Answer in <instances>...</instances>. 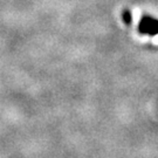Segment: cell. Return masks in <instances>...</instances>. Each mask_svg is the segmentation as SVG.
Instances as JSON below:
<instances>
[{
  "label": "cell",
  "mask_w": 158,
  "mask_h": 158,
  "mask_svg": "<svg viewBox=\"0 0 158 158\" xmlns=\"http://www.w3.org/2000/svg\"><path fill=\"white\" fill-rule=\"evenodd\" d=\"M158 31V21L156 18L151 15H143L138 23V32L143 35H150L153 36L157 34Z\"/></svg>",
  "instance_id": "cell-1"
},
{
  "label": "cell",
  "mask_w": 158,
  "mask_h": 158,
  "mask_svg": "<svg viewBox=\"0 0 158 158\" xmlns=\"http://www.w3.org/2000/svg\"><path fill=\"white\" fill-rule=\"evenodd\" d=\"M122 20L127 26H130L132 23V15H131V12L129 10H124L122 12Z\"/></svg>",
  "instance_id": "cell-2"
}]
</instances>
